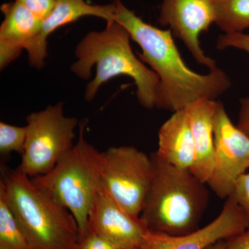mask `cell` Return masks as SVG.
<instances>
[{
  "label": "cell",
  "instance_id": "5bb4252c",
  "mask_svg": "<svg viewBox=\"0 0 249 249\" xmlns=\"http://www.w3.org/2000/svg\"><path fill=\"white\" fill-rule=\"evenodd\" d=\"M1 11L4 16L0 27V68L3 70L37 37L42 20L16 1L1 5Z\"/></svg>",
  "mask_w": 249,
  "mask_h": 249
},
{
  "label": "cell",
  "instance_id": "3957f363",
  "mask_svg": "<svg viewBox=\"0 0 249 249\" xmlns=\"http://www.w3.org/2000/svg\"><path fill=\"white\" fill-rule=\"evenodd\" d=\"M151 157L153 175L140 217L149 231L165 235H187L199 229L207 209L206 183L191 170Z\"/></svg>",
  "mask_w": 249,
  "mask_h": 249
},
{
  "label": "cell",
  "instance_id": "8992f818",
  "mask_svg": "<svg viewBox=\"0 0 249 249\" xmlns=\"http://www.w3.org/2000/svg\"><path fill=\"white\" fill-rule=\"evenodd\" d=\"M27 139L17 168L30 178L48 173L73 147L76 118L64 114L63 104L49 106L27 117Z\"/></svg>",
  "mask_w": 249,
  "mask_h": 249
},
{
  "label": "cell",
  "instance_id": "8fae6325",
  "mask_svg": "<svg viewBox=\"0 0 249 249\" xmlns=\"http://www.w3.org/2000/svg\"><path fill=\"white\" fill-rule=\"evenodd\" d=\"M88 228L120 249L139 248L148 231L141 217L129 213L101 191L90 209Z\"/></svg>",
  "mask_w": 249,
  "mask_h": 249
},
{
  "label": "cell",
  "instance_id": "2e32d148",
  "mask_svg": "<svg viewBox=\"0 0 249 249\" xmlns=\"http://www.w3.org/2000/svg\"><path fill=\"white\" fill-rule=\"evenodd\" d=\"M214 23L225 34L249 28V0H214Z\"/></svg>",
  "mask_w": 249,
  "mask_h": 249
},
{
  "label": "cell",
  "instance_id": "603a6c76",
  "mask_svg": "<svg viewBox=\"0 0 249 249\" xmlns=\"http://www.w3.org/2000/svg\"><path fill=\"white\" fill-rule=\"evenodd\" d=\"M237 127L249 137V98H241Z\"/></svg>",
  "mask_w": 249,
  "mask_h": 249
},
{
  "label": "cell",
  "instance_id": "7c38bea8",
  "mask_svg": "<svg viewBox=\"0 0 249 249\" xmlns=\"http://www.w3.org/2000/svg\"><path fill=\"white\" fill-rule=\"evenodd\" d=\"M116 1L107 5H91L85 0H56L50 15L42 20V27L37 37L28 46L31 67L42 69L45 65L47 53V39L59 28L76 22L87 16L102 18L107 21L116 19Z\"/></svg>",
  "mask_w": 249,
  "mask_h": 249
},
{
  "label": "cell",
  "instance_id": "d4e9b609",
  "mask_svg": "<svg viewBox=\"0 0 249 249\" xmlns=\"http://www.w3.org/2000/svg\"><path fill=\"white\" fill-rule=\"evenodd\" d=\"M226 247H227V240H220L210 246L206 249H226Z\"/></svg>",
  "mask_w": 249,
  "mask_h": 249
},
{
  "label": "cell",
  "instance_id": "44dd1931",
  "mask_svg": "<svg viewBox=\"0 0 249 249\" xmlns=\"http://www.w3.org/2000/svg\"><path fill=\"white\" fill-rule=\"evenodd\" d=\"M217 47L220 50L232 47L245 51L249 54V34L242 32L224 34L218 38Z\"/></svg>",
  "mask_w": 249,
  "mask_h": 249
},
{
  "label": "cell",
  "instance_id": "5b68a950",
  "mask_svg": "<svg viewBox=\"0 0 249 249\" xmlns=\"http://www.w3.org/2000/svg\"><path fill=\"white\" fill-rule=\"evenodd\" d=\"M85 125L80 124L76 143L53 169L31 178L37 188L71 213L80 234L88 229L90 209L101 191L103 163V152L85 139Z\"/></svg>",
  "mask_w": 249,
  "mask_h": 249
},
{
  "label": "cell",
  "instance_id": "7a4b0ae2",
  "mask_svg": "<svg viewBox=\"0 0 249 249\" xmlns=\"http://www.w3.org/2000/svg\"><path fill=\"white\" fill-rule=\"evenodd\" d=\"M128 31L115 20L107 21L106 29L91 31L83 39L75 51L77 61L71 71L80 79L91 78L96 67V75L88 83L85 92L87 101H91L100 88L111 78L127 76L137 85L141 106L147 109L156 107L160 79L157 73L136 57L130 45Z\"/></svg>",
  "mask_w": 249,
  "mask_h": 249
},
{
  "label": "cell",
  "instance_id": "cb8c5ba5",
  "mask_svg": "<svg viewBox=\"0 0 249 249\" xmlns=\"http://www.w3.org/2000/svg\"><path fill=\"white\" fill-rule=\"evenodd\" d=\"M226 249H249V227L227 240Z\"/></svg>",
  "mask_w": 249,
  "mask_h": 249
},
{
  "label": "cell",
  "instance_id": "52a82bcc",
  "mask_svg": "<svg viewBox=\"0 0 249 249\" xmlns=\"http://www.w3.org/2000/svg\"><path fill=\"white\" fill-rule=\"evenodd\" d=\"M153 175L150 155L132 146L103 152L101 191L129 213L140 217Z\"/></svg>",
  "mask_w": 249,
  "mask_h": 249
},
{
  "label": "cell",
  "instance_id": "ba28073f",
  "mask_svg": "<svg viewBox=\"0 0 249 249\" xmlns=\"http://www.w3.org/2000/svg\"><path fill=\"white\" fill-rule=\"evenodd\" d=\"M215 160L207 186L219 197L231 195L236 181L249 168V137L232 124L222 103L214 120Z\"/></svg>",
  "mask_w": 249,
  "mask_h": 249
},
{
  "label": "cell",
  "instance_id": "9c48e42d",
  "mask_svg": "<svg viewBox=\"0 0 249 249\" xmlns=\"http://www.w3.org/2000/svg\"><path fill=\"white\" fill-rule=\"evenodd\" d=\"M249 227V218L232 196L226 199L220 213L204 227L187 235L172 236L147 231L139 249H206L227 240Z\"/></svg>",
  "mask_w": 249,
  "mask_h": 249
},
{
  "label": "cell",
  "instance_id": "30bf717a",
  "mask_svg": "<svg viewBox=\"0 0 249 249\" xmlns=\"http://www.w3.org/2000/svg\"><path fill=\"white\" fill-rule=\"evenodd\" d=\"M214 0H163L159 22L169 26L196 61L210 70L217 68L200 46L199 35L214 22Z\"/></svg>",
  "mask_w": 249,
  "mask_h": 249
},
{
  "label": "cell",
  "instance_id": "9a60e30c",
  "mask_svg": "<svg viewBox=\"0 0 249 249\" xmlns=\"http://www.w3.org/2000/svg\"><path fill=\"white\" fill-rule=\"evenodd\" d=\"M157 157L170 164L190 170L195 162L193 134L185 109L175 111L159 131Z\"/></svg>",
  "mask_w": 249,
  "mask_h": 249
},
{
  "label": "cell",
  "instance_id": "ac0fdd59",
  "mask_svg": "<svg viewBox=\"0 0 249 249\" xmlns=\"http://www.w3.org/2000/svg\"><path fill=\"white\" fill-rule=\"evenodd\" d=\"M27 139L25 127L12 125L1 121L0 123V153L9 155L16 152L22 155Z\"/></svg>",
  "mask_w": 249,
  "mask_h": 249
},
{
  "label": "cell",
  "instance_id": "6da1fadb",
  "mask_svg": "<svg viewBox=\"0 0 249 249\" xmlns=\"http://www.w3.org/2000/svg\"><path fill=\"white\" fill-rule=\"evenodd\" d=\"M115 1V21L140 46L142 53L139 57L152 67L160 79L156 107L174 113L198 100H215L231 88L230 78L218 67L203 75L188 68L171 31L147 24L121 1Z\"/></svg>",
  "mask_w": 249,
  "mask_h": 249
},
{
  "label": "cell",
  "instance_id": "484cf974",
  "mask_svg": "<svg viewBox=\"0 0 249 249\" xmlns=\"http://www.w3.org/2000/svg\"><path fill=\"white\" fill-rule=\"evenodd\" d=\"M139 249V248H127V249Z\"/></svg>",
  "mask_w": 249,
  "mask_h": 249
},
{
  "label": "cell",
  "instance_id": "d6986e66",
  "mask_svg": "<svg viewBox=\"0 0 249 249\" xmlns=\"http://www.w3.org/2000/svg\"><path fill=\"white\" fill-rule=\"evenodd\" d=\"M75 249H120L89 229L80 233Z\"/></svg>",
  "mask_w": 249,
  "mask_h": 249
},
{
  "label": "cell",
  "instance_id": "7402d4cb",
  "mask_svg": "<svg viewBox=\"0 0 249 249\" xmlns=\"http://www.w3.org/2000/svg\"><path fill=\"white\" fill-rule=\"evenodd\" d=\"M44 20L48 17L55 6L56 0H15Z\"/></svg>",
  "mask_w": 249,
  "mask_h": 249
},
{
  "label": "cell",
  "instance_id": "277c9868",
  "mask_svg": "<svg viewBox=\"0 0 249 249\" xmlns=\"http://www.w3.org/2000/svg\"><path fill=\"white\" fill-rule=\"evenodd\" d=\"M0 191L17 217L31 249H75L80 231L71 213L34 184L1 164Z\"/></svg>",
  "mask_w": 249,
  "mask_h": 249
},
{
  "label": "cell",
  "instance_id": "e0dca14e",
  "mask_svg": "<svg viewBox=\"0 0 249 249\" xmlns=\"http://www.w3.org/2000/svg\"><path fill=\"white\" fill-rule=\"evenodd\" d=\"M0 249H31L17 217L0 191Z\"/></svg>",
  "mask_w": 249,
  "mask_h": 249
},
{
  "label": "cell",
  "instance_id": "ffe728a7",
  "mask_svg": "<svg viewBox=\"0 0 249 249\" xmlns=\"http://www.w3.org/2000/svg\"><path fill=\"white\" fill-rule=\"evenodd\" d=\"M230 196L249 218V171L237 180Z\"/></svg>",
  "mask_w": 249,
  "mask_h": 249
},
{
  "label": "cell",
  "instance_id": "4fadbf2b",
  "mask_svg": "<svg viewBox=\"0 0 249 249\" xmlns=\"http://www.w3.org/2000/svg\"><path fill=\"white\" fill-rule=\"evenodd\" d=\"M219 101L201 99L184 108L192 134L195 149V162L191 173L207 183L212 177L215 160L214 120Z\"/></svg>",
  "mask_w": 249,
  "mask_h": 249
}]
</instances>
